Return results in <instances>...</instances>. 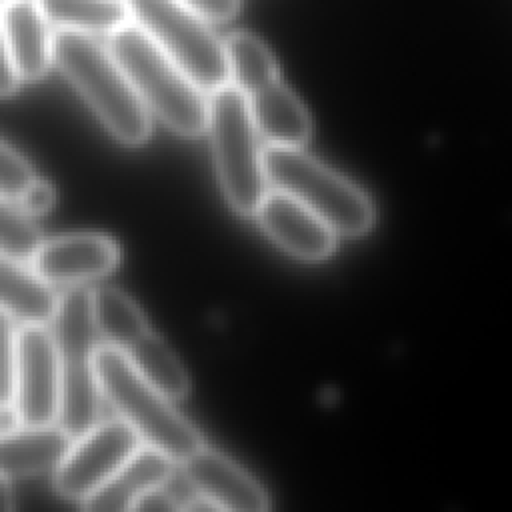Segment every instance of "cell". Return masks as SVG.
I'll use <instances>...</instances> for the list:
<instances>
[{
  "instance_id": "cell-1",
  "label": "cell",
  "mask_w": 512,
  "mask_h": 512,
  "mask_svg": "<svg viewBox=\"0 0 512 512\" xmlns=\"http://www.w3.org/2000/svg\"><path fill=\"white\" fill-rule=\"evenodd\" d=\"M52 64L120 144L140 146L148 140L150 112L108 46L92 34L60 30L52 38Z\"/></svg>"
},
{
  "instance_id": "cell-2",
  "label": "cell",
  "mask_w": 512,
  "mask_h": 512,
  "mask_svg": "<svg viewBox=\"0 0 512 512\" xmlns=\"http://www.w3.org/2000/svg\"><path fill=\"white\" fill-rule=\"evenodd\" d=\"M108 50L148 112L172 132L192 138L206 132L208 96L134 22L114 30Z\"/></svg>"
},
{
  "instance_id": "cell-3",
  "label": "cell",
  "mask_w": 512,
  "mask_h": 512,
  "mask_svg": "<svg viewBox=\"0 0 512 512\" xmlns=\"http://www.w3.org/2000/svg\"><path fill=\"white\" fill-rule=\"evenodd\" d=\"M94 370L100 398L138 434L142 444L164 452L174 462L204 444L196 426L176 410L168 396L144 380L122 352L98 344Z\"/></svg>"
},
{
  "instance_id": "cell-4",
  "label": "cell",
  "mask_w": 512,
  "mask_h": 512,
  "mask_svg": "<svg viewBox=\"0 0 512 512\" xmlns=\"http://www.w3.org/2000/svg\"><path fill=\"white\" fill-rule=\"evenodd\" d=\"M262 162L268 186L300 200L336 236H362L374 226L376 212L368 194L302 146H268Z\"/></svg>"
},
{
  "instance_id": "cell-5",
  "label": "cell",
  "mask_w": 512,
  "mask_h": 512,
  "mask_svg": "<svg viewBox=\"0 0 512 512\" xmlns=\"http://www.w3.org/2000/svg\"><path fill=\"white\" fill-rule=\"evenodd\" d=\"M50 322L60 372L56 424L76 438L98 422L100 408L94 370L98 332L90 310V290L70 286L58 296Z\"/></svg>"
},
{
  "instance_id": "cell-6",
  "label": "cell",
  "mask_w": 512,
  "mask_h": 512,
  "mask_svg": "<svg viewBox=\"0 0 512 512\" xmlns=\"http://www.w3.org/2000/svg\"><path fill=\"white\" fill-rule=\"evenodd\" d=\"M208 94L206 132L218 184L234 212L252 216L270 186L248 100L230 82Z\"/></svg>"
},
{
  "instance_id": "cell-7",
  "label": "cell",
  "mask_w": 512,
  "mask_h": 512,
  "mask_svg": "<svg viewBox=\"0 0 512 512\" xmlns=\"http://www.w3.org/2000/svg\"><path fill=\"white\" fill-rule=\"evenodd\" d=\"M130 20L204 92L230 82L224 40L178 0H124Z\"/></svg>"
},
{
  "instance_id": "cell-8",
  "label": "cell",
  "mask_w": 512,
  "mask_h": 512,
  "mask_svg": "<svg viewBox=\"0 0 512 512\" xmlns=\"http://www.w3.org/2000/svg\"><path fill=\"white\" fill-rule=\"evenodd\" d=\"M138 434L124 420L96 422L76 436L54 468V488L66 500L82 502L100 488L140 446Z\"/></svg>"
},
{
  "instance_id": "cell-9",
  "label": "cell",
  "mask_w": 512,
  "mask_h": 512,
  "mask_svg": "<svg viewBox=\"0 0 512 512\" xmlns=\"http://www.w3.org/2000/svg\"><path fill=\"white\" fill-rule=\"evenodd\" d=\"M60 372L52 330L42 322H22L16 330L14 406L22 426L56 424Z\"/></svg>"
},
{
  "instance_id": "cell-10",
  "label": "cell",
  "mask_w": 512,
  "mask_h": 512,
  "mask_svg": "<svg viewBox=\"0 0 512 512\" xmlns=\"http://www.w3.org/2000/svg\"><path fill=\"white\" fill-rule=\"evenodd\" d=\"M118 260L120 248L110 236L76 232L40 240L28 258V268L50 288H70L110 274Z\"/></svg>"
},
{
  "instance_id": "cell-11",
  "label": "cell",
  "mask_w": 512,
  "mask_h": 512,
  "mask_svg": "<svg viewBox=\"0 0 512 512\" xmlns=\"http://www.w3.org/2000/svg\"><path fill=\"white\" fill-rule=\"evenodd\" d=\"M252 216L276 246L298 260L320 262L336 248V232L300 200L278 188L266 190Z\"/></svg>"
},
{
  "instance_id": "cell-12",
  "label": "cell",
  "mask_w": 512,
  "mask_h": 512,
  "mask_svg": "<svg viewBox=\"0 0 512 512\" xmlns=\"http://www.w3.org/2000/svg\"><path fill=\"white\" fill-rule=\"evenodd\" d=\"M178 464L188 484L200 498L208 500L214 510L264 512L270 508L268 492L260 482L214 448L202 444Z\"/></svg>"
},
{
  "instance_id": "cell-13",
  "label": "cell",
  "mask_w": 512,
  "mask_h": 512,
  "mask_svg": "<svg viewBox=\"0 0 512 512\" xmlns=\"http://www.w3.org/2000/svg\"><path fill=\"white\" fill-rule=\"evenodd\" d=\"M174 464L176 462L164 452L140 444L138 450L80 504L84 510L94 512L132 510L144 494L170 480Z\"/></svg>"
},
{
  "instance_id": "cell-14",
  "label": "cell",
  "mask_w": 512,
  "mask_h": 512,
  "mask_svg": "<svg viewBox=\"0 0 512 512\" xmlns=\"http://www.w3.org/2000/svg\"><path fill=\"white\" fill-rule=\"evenodd\" d=\"M2 26L18 82H36L52 66V32L36 0L4 4Z\"/></svg>"
},
{
  "instance_id": "cell-15",
  "label": "cell",
  "mask_w": 512,
  "mask_h": 512,
  "mask_svg": "<svg viewBox=\"0 0 512 512\" xmlns=\"http://www.w3.org/2000/svg\"><path fill=\"white\" fill-rule=\"evenodd\" d=\"M258 136L268 146H302L312 134V118L300 98L280 78L246 96Z\"/></svg>"
},
{
  "instance_id": "cell-16",
  "label": "cell",
  "mask_w": 512,
  "mask_h": 512,
  "mask_svg": "<svg viewBox=\"0 0 512 512\" xmlns=\"http://www.w3.org/2000/svg\"><path fill=\"white\" fill-rule=\"evenodd\" d=\"M58 424L18 426L0 434V472L8 478L54 472L72 444Z\"/></svg>"
},
{
  "instance_id": "cell-17",
  "label": "cell",
  "mask_w": 512,
  "mask_h": 512,
  "mask_svg": "<svg viewBox=\"0 0 512 512\" xmlns=\"http://www.w3.org/2000/svg\"><path fill=\"white\" fill-rule=\"evenodd\" d=\"M56 300L54 288L36 278L20 260L0 252V306L16 320L48 324Z\"/></svg>"
},
{
  "instance_id": "cell-18",
  "label": "cell",
  "mask_w": 512,
  "mask_h": 512,
  "mask_svg": "<svg viewBox=\"0 0 512 512\" xmlns=\"http://www.w3.org/2000/svg\"><path fill=\"white\" fill-rule=\"evenodd\" d=\"M122 354L144 380H148L172 402L186 398L190 392V378L182 362L176 358L168 342L152 328L128 344Z\"/></svg>"
},
{
  "instance_id": "cell-19",
  "label": "cell",
  "mask_w": 512,
  "mask_h": 512,
  "mask_svg": "<svg viewBox=\"0 0 512 512\" xmlns=\"http://www.w3.org/2000/svg\"><path fill=\"white\" fill-rule=\"evenodd\" d=\"M90 310L102 344H108L120 352L150 330L140 306L116 286H100L90 290Z\"/></svg>"
},
{
  "instance_id": "cell-20",
  "label": "cell",
  "mask_w": 512,
  "mask_h": 512,
  "mask_svg": "<svg viewBox=\"0 0 512 512\" xmlns=\"http://www.w3.org/2000/svg\"><path fill=\"white\" fill-rule=\"evenodd\" d=\"M48 24L84 34H112L130 22L124 0H36Z\"/></svg>"
},
{
  "instance_id": "cell-21",
  "label": "cell",
  "mask_w": 512,
  "mask_h": 512,
  "mask_svg": "<svg viewBox=\"0 0 512 512\" xmlns=\"http://www.w3.org/2000/svg\"><path fill=\"white\" fill-rule=\"evenodd\" d=\"M228 78L244 96L280 78L278 64L268 46L250 32H234L224 40Z\"/></svg>"
},
{
  "instance_id": "cell-22",
  "label": "cell",
  "mask_w": 512,
  "mask_h": 512,
  "mask_svg": "<svg viewBox=\"0 0 512 512\" xmlns=\"http://www.w3.org/2000/svg\"><path fill=\"white\" fill-rule=\"evenodd\" d=\"M42 236L30 216L0 200V252L14 260H28Z\"/></svg>"
},
{
  "instance_id": "cell-23",
  "label": "cell",
  "mask_w": 512,
  "mask_h": 512,
  "mask_svg": "<svg viewBox=\"0 0 512 512\" xmlns=\"http://www.w3.org/2000/svg\"><path fill=\"white\" fill-rule=\"evenodd\" d=\"M38 178L28 160L0 140V200L18 208Z\"/></svg>"
},
{
  "instance_id": "cell-24",
  "label": "cell",
  "mask_w": 512,
  "mask_h": 512,
  "mask_svg": "<svg viewBox=\"0 0 512 512\" xmlns=\"http://www.w3.org/2000/svg\"><path fill=\"white\" fill-rule=\"evenodd\" d=\"M16 318L0 306V406L14 402Z\"/></svg>"
},
{
  "instance_id": "cell-25",
  "label": "cell",
  "mask_w": 512,
  "mask_h": 512,
  "mask_svg": "<svg viewBox=\"0 0 512 512\" xmlns=\"http://www.w3.org/2000/svg\"><path fill=\"white\" fill-rule=\"evenodd\" d=\"M206 22L232 20L240 8V0H178Z\"/></svg>"
},
{
  "instance_id": "cell-26",
  "label": "cell",
  "mask_w": 512,
  "mask_h": 512,
  "mask_svg": "<svg viewBox=\"0 0 512 512\" xmlns=\"http://www.w3.org/2000/svg\"><path fill=\"white\" fill-rule=\"evenodd\" d=\"M54 200H56V192L52 188V184H48L46 180L38 178L32 188L24 194L22 202L18 204V210L30 218L34 216H42L46 214L52 206H54Z\"/></svg>"
},
{
  "instance_id": "cell-27",
  "label": "cell",
  "mask_w": 512,
  "mask_h": 512,
  "mask_svg": "<svg viewBox=\"0 0 512 512\" xmlns=\"http://www.w3.org/2000/svg\"><path fill=\"white\" fill-rule=\"evenodd\" d=\"M18 76L12 68L10 54H8V44L4 36V26H2V14H0V98H6L16 92L18 88Z\"/></svg>"
},
{
  "instance_id": "cell-28",
  "label": "cell",
  "mask_w": 512,
  "mask_h": 512,
  "mask_svg": "<svg viewBox=\"0 0 512 512\" xmlns=\"http://www.w3.org/2000/svg\"><path fill=\"white\" fill-rule=\"evenodd\" d=\"M14 508V494L10 488V478L0 472V512Z\"/></svg>"
},
{
  "instance_id": "cell-29",
  "label": "cell",
  "mask_w": 512,
  "mask_h": 512,
  "mask_svg": "<svg viewBox=\"0 0 512 512\" xmlns=\"http://www.w3.org/2000/svg\"><path fill=\"white\" fill-rule=\"evenodd\" d=\"M8 2H12V0H0V4H8Z\"/></svg>"
}]
</instances>
